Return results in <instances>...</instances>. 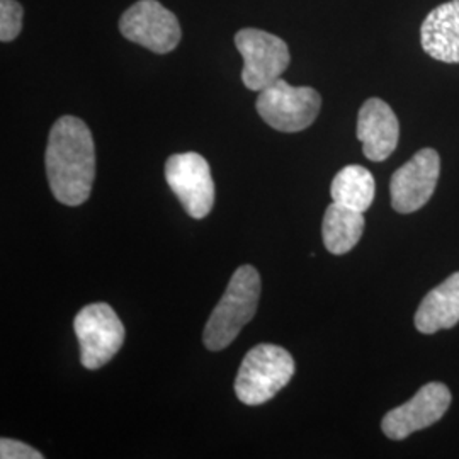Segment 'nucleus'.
<instances>
[{
  "label": "nucleus",
  "instance_id": "1",
  "mask_svg": "<svg viewBox=\"0 0 459 459\" xmlns=\"http://www.w3.org/2000/svg\"><path fill=\"white\" fill-rule=\"evenodd\" d=\"M49 189L65 206H81L96 179V147L89 126L75 116H62L48 136L45 153Z\"/></svg>",
  "mask_w": 459,
  "mask_h": 459
},
{
  "label": "nucleus",
  "instance_id": "2",
  "mask_svg": "<svg viewBox=\"0 0 459 459\" xmlns=\"http://www.w3.org/2000/svg\"><path fill=\"white\" fill-rule=\"evenodd\" d=\"M261 276L252 265L238 267L230 279L225 295L218 301L203 332L208 351L227 349L254 318L261 298Z\"/></svg>",
  "mask_w": 459,
  "mask_h": 459
},
{
  "label": "nucleus",
  "instance_id": "3",
  "mask_svg": "<svg viewBox=\"0 0 459 459\" xmlns=\"http://www.w3.org/2000/svg\"><path fill=\"white\" fill-rule=\"evenodd\" d=\"M293 356L274 344H259L252 347L244 358L235 377L237 398L250 405H263L295 377Z\"/></svg>",
  "mask_w": 459,
  "mask_h": 459
},
{
  "label": "nucleus",
  "instance_id": "4",
  "mask_svg": "<svg viewBox=\"0 0 459 459\" xmlns=\"http://www.w3.org/2000/svg\"><path fill=\"white\" fill-rule=\"evenodd\" d=\"M255 108L271 128L282 133H298L312 126L320 113L322 98L312 87H293L278 79L259 91Z\"/></svg>",
  "mask_w": 459,
  "mask_h": 459
},
{
  "label": "nucleus",
  "instance_id": "5",
  "mask_svg": "<svg viewBox=\"0 0 459 459\" xmlns=\"http://www.w3.org/2000/svg\"><path fill=\"white\" fill-rule=\"evenodd\" d=\"M74 328L81 345V362L89 371L111 361L125 342V325L108 303L83 307L75 315Z\"/></svg>",
  "mask_w": 459,
  "mask_h": 459
},
{
  "label": "nucleus",
  "instance_id": "6",
  "mask_svg": "<svg viewBox=\"0 0 459 459\" xmlns=\"http://www.w3.org/2000/svg\"><path fill=\"white\" fill-rule=\"evenodd\" d=\"M235 47L244 58L242 81L250 91H263L281 79L290 65V48L274 34L246 28L235 34Z\"/></svg>",
  "mask_w": 459,
  "mask_h": 459
},
{
  "label": "nucleus",
  "instance_id": "7",
  "mask_svg": "<svg viewBox=\"0 0 459 459\" xmlns=\"http://www.w3.org/2000/svg\"><path fill=\"white\" fill-rule=\"evenodd\" d=\"M165 179L191 218L203 220L210 214L214 204V182L203 155L186 152L169 157Z\"/></svg>",
  "mask_w": 459,
  "mask_h": 459
},
{
  "label": "nucleus",
  "instance_id": "8",
  "mask_svg": "<svg viewBox=\"0 0 459 459\" xmlns=\"http://www.w3.org/2000/svg\"><path fill=\"white\" fill-rule=\"evenodd\" d=\"M119 31L140 47L165 55L181 41V24L176 14L157 0H138L121 19Z\"/></svg>",
  "mask_w": 459,
  "mask_h": 459
},
{
  "label": "nucleus",
  "instance_id": "9",
  "mask_svg": "<svg viewBox=\"0 0 459 459\" xmlns=\"http://www.w3.org/2000/svg\"><path fill=\"white\" fill-rule=\"evenodd\" d=\"M441 172V157L434 148H422L392 178L390 193L394 212L413 213L432 197Z\"/></svg>",
  "mask_w": 459,
  "mask_h": 459
},
{
  "label": "nucleus",
  "instance_id": "10",
  "mask_svg": "<svg viewBox=\"0 0 459 459\" xmlns=\"http://www.w3.org/2000/svg\"><path fill=\"white\" fill-rule=\"evenodd\" d=\"M451 405V392L443 383H427L411 402L383 417L381 429L394 441L407 439L413 432L439 422Z\"/></svg>",
  "mask_w": 459,
  "mask_h": 459
},
{
  "label": "nucleus",
  "instance_id": "11",
  "mask_svg": "<svg viewBox=\"0 0 459 459\" xmlns=\"http://www.w3.org/2000/svg\"><path fill=\"white\" fill-rule=\"evenodd\" d=\"M358 138L368 160L383 162L394 152L400 138V123L383 99H368L358 115Z\"/></svg>",
  "mask_w": 459,
  "mask_h": 459
},
{
  "label": "nucleus",
  "instance_id": "12",
  "mask_svg": "<svg viewBox=\"0 0 459 459\" xmlns=\"http://www.w3.org/2000/svg\"><path fill=\"white\" fill-rule=\"evenodd\" d=\"M422 48L444 64H459V0H449L429 13L420 28Z\"/></svg>",
  "mask_w": 459,
  "mask_h": 459
},
{
  "label": "nucleus",
  "instance_id": "13",
  "mask_svg": "<svg viewBox=\"0 0 459 459\" xmlns=\"http://www.w3.org/2000/svg\"><path fill=\"white\" fill-rule=\"evenodd\" d=\"M459 324V273L430 290L415 313V327L422 333H436Z\"/></svg>",
  "mask_w": 459,
  "mask_h": 459
},
{
  "label": "nucleus",
  "instance_id": "14",
  "mask_svg": "<svg viewBox=\"0 0 459 459\" xmlns=\"http://www.w3.org/2000/svg\"><path fill=\"white\" fill-rule=\"evenodd\" d=\"M364 213L332 201L322 223L324 244L328 252L335 255L351 252L361 240Z\"/></svg>",
  "mask_w": 459,
  "mask_h": 459
},
{
  "label": "nucleus",
  "instance_id": "15",
  "mask_svg": "<svg viewBox=\"0 0 459 459\" xmlns=\"http://www.w3.org/2000/svg\"><path fill=\"white\" fill-rule=\"evenodd\" d=\"M375 193V178L362 165H347L333 178L330 186V196L333 203H339L361 213L371 208Z\"/></svg>",
  "mask_w": 459,
  "mask_h": 459
},
{
  "label": "nucleus",
  "instance_id": "16",
  "mask_svg": "<svg viewBox=\"0 0 459 459\" xmlns=\"http://www.w3.org/2000/svg\"><path fill=\"white\" fill-rule=\"evenodd\" d=\"M22 30V7L16 0H0V41L16 39Z\"/></svg>",
  "mask_w": 459,
  "mask_h": 459
},
{
  "label": "nucleus",
  "instance_id": "17",
  "mask_svg": "<svg viewBox=\"0 0 459 459\" xmlns=\"http://www.w3.org/2000/svg\"><path fill=\"white\" fill-rule=\"evenodd\" d=\"M0 458L2 459H41L43 455L28 444L16 439L2 437L0 441Z\"/></svg>",
  "mask_w": 459,
  "mask_h": 459
}]
</instances>
